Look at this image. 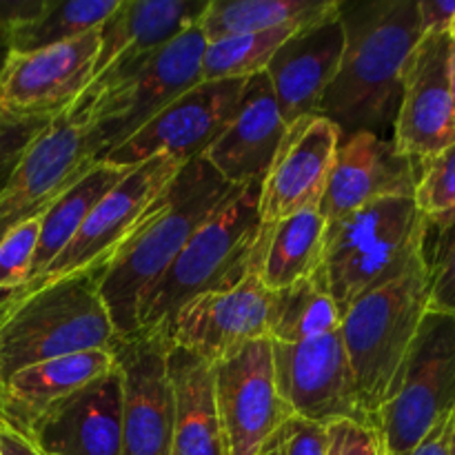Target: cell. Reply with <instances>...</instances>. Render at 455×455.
<instances>
[{
  "label": "cell",
  "mask_w": 455,
  "mask_h": 455,
  "mask_svg": "<svg viewBox=\"0 0 455 455\" xmlns=\"http://www.w3.org/2000/svg\"><path fill=\"white\" fill-rule=\"evenodd\" d=\"M429 309L455 318V218L429 225L425 240Z\"/></svg>",
  "instance_id": "cell-33"
},
{
  "label": "cell",
  "mask_w": 455,
  "mask_h": 455,
  "mask_svg": "<svg viewBox=\"0 0 455 455\" xmlns=\"http://www.w3.org/2000/svg\"><path fill=\"white\" fill-rule=\"evenodd\" d=\"M340 324V307L327 291L320 274L300 280L283 291H274L269 320L271 342L298 345L336 333Z\"/></svg>",
  "instance_id": "cell-29"
},
{
  "label": "cell",
  "mask_w": 455,
  "mask_h": 455,
  "mask_svg": "<svg viewBox=\"0 0 455 455\" xmlns=\"http://www.w3.org/2000/svg\"><path fill=\"white\" fill-rule=\"evenodd\" d=\"M449 455H455V425L451 431V443H449Z\"/></svg>",
  "instance_id": "cell-43"
},
{
  "label": "cell",
  "mask_w": 455,
  "mask_h": 455,
  "mask_svg": "<svg viewBox=\"0 0 455 455\" xmlns=\"http://www.w3.org/2000/svg\"><path fill=\"white\" fill-rule=\"evenodd\" d=\"M258 455H284V443H283V431L267 444Z\"/></svg>",
  "instance_id": "cell-41"
},
{
  "label": "cell",
  "mask_w": 455,
  "mask_h": 455,
  "mask_svg": "<svg viewBox=\"0 0 455 455\" xmlns=\"http://www.w3.org/2000/svg\"><path fill=\"white\" fill-rule=\"evenodd\" d=\"M93 163L83 123L69 111L56 116L0 189V240L22 222L43 218Z\"/></svg>",
  "instance_id": "cell-16"
},
{
  "label": "cell",
  "mask_w": 455,
  "mask_h": 455,
  "mask_svg": "<svg viewBox=\"0 0 455 455\" xmlns=\"http://www.w3.org/2000/svg\"><path fill=\"white\" fill-rule=\"evenodd\" d=\"M284 455H324L327 453V427L293 416L283 429Z\"/></svg>",
  "instance_id": "cell-36"
},
{
  "label": "cell",
  "mask_w": 455,
  "mask_h": 455,
  "mask_svg": "<svg viewBox=\"0 0 455 455\" xmlns=\"http://www.w3.org/2000/svg\"><path fill=\"white\" fill-rule=\"evenodd\" d=\"M111 369L114 351H80L31 364L0 387V422L27 435L52 404L107 376Z\"/></svg>",
  "instance_id": "cell-24"
},
{
  "label": "cell",
  "mask_w": 455,
  "mask_h": 455,
  "mask_svg": "<svg viewBox=\"0 0 455 455\" xmlns=\"http://www.w3.org/2000/svg\"><path fill=\"white\" fill-rule=\"evenodd\" d=\"M449 89H451V102H453V114H455V44L451 43L449 49Z\"/></svg>",
  "instance_id": "cell-42"
},
{
  "label": "cell",
  "mask_w": 455,
  "mask_h": 455,
  "mask_svg": "<svg viewBox=\"0 0 455 455\" xmlns=\"http://www.w3.org/2000/svg\"><path fill=\"white\" fill-rule=\"evenodd\" d=\"M234 189L204 158L189 160L116 249L100 271V296L120 340L136 336L138 309L149 289Z\"/></svg>",
  "instance_id": "cell-2"
},
{
  "label": "cell",
  "mask_w": 455,
  "mask_h": 455,
  "mask_svg": "<svg viewBox=\"0 0 455 455\" xmlns=\"http://www.w3.org/2000/svg\"><path fill=\"white\" fill-rule=\"evenodd\" d=\"M324 455H385L380 434L373 425L340 420L327 425V453Z\"/></svg>",
  "instance_id": "cell-35"
},
{
  "label": "cell",
  "mask_w": 455,
  "mask_h": 455,
  "mask_svg": "<svg viewBox=\"0 0 455 455\" xmlns=\"http://www.w3.org/2000/svg\"><path fill=\"white\" fill-rule=\"evenodd\" d=\"M413 200L429 225H440L455 212V142L416 163Z\"/></svg>",
  "instance_id": "cell-32"
},
{
  "label": "cell",
  "mask_w": 455,
  "mask_h": 455,
  "mask_svg": "<svg viewBox=\"0 0 455 455\" xmlns=\"http://www.w3.org/2000/svg\"><path fill=\"white\" fill-rule=\"evenodd\" d=\"M271 355L275 387L293 416L324 427L340 420L373 425L360 404L340 329L298 345L271 342Z\"/></svg>",
  "instance_id": "cell-12"
},
{
  "label": "cell",
  "mask_w": 455,
  "mask_h": 455,
  "mask_svg": "<svg viewBox=\"0 0 455 455\" xmlns=\"http://www.w3.org/2000/svg\"><path fill=\"white\" fill-rule=\"evenodd\" d=\"M338 9L340 0H209L200 29L207 43H216L289 22H314Z\"/></svg>",
  "instance_id": "cell-28"
},
{
  "label": "cell",
  "mask_w": 455,
  "mask_h": 455,
  "mask_svg": "<svg viewBox=\"0 0 455 455\" xmlns=\"http://www.w3.org/2000/svg\"><path fill=\"white\" fill-rule=\"evenodd\" d=\"M323 20V18H320ZM318 22V20H314ZM311 22H289V25L275 27L269 31L258 34L234 36V38L207 43L200 62V76L203 83H216V80H247L253 76L265 74L274 53L291 38L296 31Z\"/></svg>",
  "instance_id": "cell-31"
},
{
  "label": "cell",
  "mask_w": 455,
  "mask_h": 455,
  "mask_svg": "<svg viewBox=\"0 0 455 455\" xmlns=\"http://www.w3.org/2000/svg\"><path fill=\"white\" fill-rule=\"evenodd\" d=\"M98 29L47 49L7 52L0 65V116L56 118L67 114L92 83L100 47Z\"/></svg>",
  "instance_id": "cell-13"
},
{
  "label": "cell",
  "mask_w": 455,
  "mask_h": 455,
  "mask_svg": "<svg viewBox=\"0 0 455 455\" xmlns=\"http://www.w3.org/2000/svg\"><path fill=\"white\" fill-rule=\"evenodd\" d=\"M429 220L413 198H380L327 222L320 278L345 314L425 253Z\"/></svg>",
  "instance_id": "cell-6"
},
{
  "label": "cell",
  "mask_w": 455,
  "mask_h": 455,
  "mask_svg": "<svg viewBox=\"0 0 455 455\" xmlns=\"http://www.w3.org/2000/svg\"><path fill=\"white\" fill-rule=\"evenodd\" d=\"M451 218H455V212L451 213V216H449V218H447V220H451ZM447 220H444V222H447Z\"/></svg>",
  "instance_id": "cell-46"
},
{
  "label": "cell",
  "mask_w": 455,
  "mask_h": 455,
  "mask_svg": "<svg viewBox=\"0 0 455 455\" xmlns=\"http://www.w3.org/2000/svg\"><path fill=\"white\" fill-rule=\"evenodd\" d=\"M271 305L274 291L262 284L253 260L247 275L234 287L203 293L180 307L169 323L167 336L173 347L216 364L249 342L269 338Z\"/></svg>",
  "instance_id": "cell-15"
},
{
  "label": "cell",
  "mask_w": 455,
  "mask_h": 455,
  "mask_svg": "<svg viewBox=\"0 0 455 455\" xmlns=\"http://www.w3.org/2000/svg\"><path fill=\"white\" fill-rule=\"evenodd\" d=\"M169 378L173 387L172 455H227L212 364L180 347H172Z\"/></svg>",
  "instance_id": "cell-25"
},
{
  "label": "cell",
  "mask_w": 455,
  "mask_h": 455,
  "mask_svg": "<svg viewBox=\"0 0 455 455\" xmlns=\"http://www.w3.org/2000/svg\"><path fill=\"white\" fill-rule=\"evenodd\" d=\"M52 120L53 118H9V116H0V189L9 180L13 169L18 167L22 156L27 154L31 142L47 129Z\"/></svg>",
  "instance_id": "cell-34"
},
{
  "label": "cell",
  "mask_w": 455,
  "mask_h": 455,
  "mask_svg": "<svg viewBox=\"0 0 455 455\" xmlns=\"http://www.w3.org/2000/svg\"><path fill=\"white\" fill-rule=\"evenodd\" d=\"M416 160L395 149L391 138L355 132L342 138L318 212L338 220L380 198H413Z\"/></svg>",
  "instance_id": "cell-19"
},
{
  "label": "cell",
  "mask_w": 455,
  "mask_h": 455,
  "mask_svg": "<svg viewBox=\"0 0 455 455\" xmlns=\"http://www.w3.org/2000/svg\"><path fill=\"white\" fill-rule=\"evenodd\" d=\"M345 49L340 9L291 36L271 58L265 76L287 124L318 116Z\"/></svg>",
  "instance_id": "cell-21"
},
{
  "label": "cell",
  "mask_w": 455,
  "mask_h": 455,
  "mask_svg": "<svg viewBox=\"0 0 455 455\" xmlns=\"http://www.w3.org/2000/svg\"><path fill=\"white\" fill-rule=\"evenodd\" d=\"M182 164L185 163L173 156L160 154L129 169L123 180L84 218L78 234L58 253L56 260L43 274L31 278L4 300H0V309L16 305L31 293L52 287L71 275L102 269L114 256L116 249L132 235V231L149 213L164 187L180 172Z\"/></svg>",
  "instance_id": "cell-9"
},
{
  "label": "cell",
  "mask_w": 455,
  "mask_h": 455,
  "mask_svg": "<svg viewBox=\"0 0 455 455\" xmlns=\"http://www.w3.org/2000/svg\"><path fill=\"white\" fill-rule=\"evenodd\" d=\"M129 169L116 167V164L98 160L93 163L47 212L40 218L38 247H36L34 262H31L29 283L38 274H43L49 265L58 258V253L71 243L78 229L83 227L84 218L92 209L118 185Z\"/></svg>",
  "instance_id": "cell-27"
},
{
  "label": "cell",
  "mask_w": 455,
  "mask_h": 455,
  "mask_svg": "<svg viewBox=\"0 0 455 455\" xmlns=\"http://www.w3.org/2000/svg\"><path fill=\"white\" fill-rule=\"evenodd\" d=\"M340 22L345 49L318 116L331 120L342 138L355 132L391 138L404 65L422 38L416 0L340 3Z\"/></svg>",
  "instance_id": "cell-1"
},
{
  "label": "cell",
  "mask_w": 455,
  "mask_h": 455,
  "mask_svg": "<svg viewBox=\"0 0 455 455\" xmlns=\"http://www.w3.org/2000/svg\"><path fill=\"white\" fill-rule=\"evenodd\" d=\"M120 0H43L31 16L9 31V52H36L69 43L98 29L116 12Z\"/></svg>",
  "instance_id": "cell-30"
},
{
  "label": "cell",
  "mask_w": 455,
  "mask_h": 455,
  "mask_svg": "<svg viewBox=\"0 0 455 455\" xmlns=\"http://www.w3.org/2000/svg\"><path fill=\"white\" fill-rule=\"evenodd\" d=\"M25 438L44 455H123L120 376L116 367L52 404Z\"/></svg>",
  "instance_id": "cell-20"
},
{
  "label": "cell",
  "mask_w": 455,
  "mask_h": 455,
  "mask_svg": "<svg viewBox=\"0 0 455 455\" xmlns=\"http://www.w3.org/2000/svg\"><path fill=\"white\" fill-rule=\"evenodd\" d=\"M287 127L269 78L265 74L253 76L235 116L203 158L231 187L262 182Z\"/></svg>",
  "instance_id": "cell-23"
},
{
  "label": "cell",
  "mask_w": 455,
  "mask_h": 455,
  "mask_svg": "<svg viewBox=\"0 0 455 455\" xmlns=\"http://www.w3.org/2000/svg\"><path fill=\"white\" fill-rule=\"evenodd\" d=\"M453 425H455V409L425 435L422 443H418L411 451L403 455H449V443H451Z\"/></svg>",
  "instance_id": "cell-38"
},
{
  "label": "cell",
  "mask_w": 455,
  "mask_h": 455,
  "mask_svg": "<svg viewBox=\"0 0 455 455\" xmlns=\"http://www.w3.org/2000/svg\"><path fill=\"white\" fill-rule=\"evenodd\" d=\"M340 142V129L324 116H305L289 124L260 182L262 227L318 207Z\"/></svg>",
  "instance_id": "cell-17"
},
{
  "label": "cell",
  "mask_w": 455,
  "mask_h": 455,
  "mask_svg": "<svg viewBox=\"0 0 455 455\" xmlns=\"http://www.w3.org/2000/svg\"><path fill=\"white\" fill-rule=\"evenodd\" d=\"M260 182L235 187L216 213L191 235L138 309V331L167 333L180 307L196 296L234 287L256 260L265 227L258 212Z\"/></svg>",
  "instance_id": "cell-4"
},
{
  "label": "cell",
  "mask_w": 455,
  "mask_h": 455,
  "mask_svg": "<svg viewBox=\"0 0 455 455\" xmlns=\"http://www.w3.org/2000/svg\"><path fill=\"white\" fill-rule=\"evenodd\" d=\"M212 371L227 455H258L293 418L275 387L271 340L249 342Z\"/></svg>",
  "instance_id": "cell-10"
},
{
  "label": "cell",
  "mask_w": 455,
  "mask_h": 455,
  "mask_svg": "<svg viewBox=\"0 0 455 455\" xmlns=\"http://www.w3.org/2000/svg\"><path fill=\"white\" fill-rule=\"evenodd\" d=\"M247 87L249 78L198 83L102 160L132 169L160 154L173 156L182 163L203 158L209 145L231 123Z\"/></svg>",
  "instance_id": "cell-14"
},
{
  "label": "cell",
  "mask_w": 455,
  "mask_h": 455,
  "mask_svg": "<svg viewBox=\"0 0 455 455\" xmlns=\"http://www.w3.org/2000/svg\"><path fill=\"white\" fill-rule=\"evenodd\" d=\"M0 455H44L31 440L0 422Z\"/></svg>",
  "instance_id": "cell-40"
},
{
  "label": "cell",
  "mask_w": 455,
  "mask_h": 455,
  "mask_svg": "<svg viewBox=\"0 0 455 455\" xmlns=\"http://www.w3.org/2000/svg\"><path fill=\"white\" fill-rule=\"evenodd\" d=\"M455 409V318L429 309L376 416L385 455L411 451Z\"/></svg>",
  "instance_id": "cell-8"
},
{
  "label": "cell",
  "mask_w": 455,
  "mask_h": 455,
  "mask_svg": "<svg viewBox=\"0 0 455 455\" xmlns=\"http://www.w3.org/2000/svg\"><path fill=\"white\" fill-rule=\"evenodd\" d=\"M422 36L447 34L455 22V0H416Z\"/></svg>",
  "instance_id": "cell-37"
},
{
  "label": "cell",
  "mask_w": 455,
  "mask_h": 455,
  "mask_svg": "<svg viewBox=\"0 0 455 455\" xmlns=\"http://www.w3.org/2000/svg\"><path fill=\"white\" fill-rule=\"evenodd\" d=\"M43 0H0V44L9 47V31L22 18L31 16Z\"/></svg>",
  "instance_id": "cell-39"
},
{
  "label": "cell",
  "mask_w": 455,
  "mask_h": 455,
  "mask_svg": "<svg viewBox=\"0 0 455 455\" xmlns=\"http://www.w3.org/2000/svg\"><path fill=\"white\" fill-rule=\"evenodd\" d=\"M449 38H451V43L455 44V22H453V27H451V31H449Z\"/></svg>",
  "instance_id": "cell-45"
},
{
  "label": "cell",
  "mask_w": 455,
  "mask_h": 455,
  "mask_svg": "<svg viewBox=\"0 0 455 455\" xmlns=\"http://www.w3.org/2000/svg\"><path fill=\"white\" fill-rule=\"evenodd\" d=\"M427 311L429 280L422 253L398 278L363 293L342 314V345L354 369L360 404L373 427Z\"/></svg>",
  "instance_id": "cell-7"
},
{
  "label": "cell",
  "mask_w": 455,
  "mask_h": 455,
  "mask_svg": "<svg viewBox=\"0 0 455 455\" xmlns=\"http://www.w3.org/2000/svg\"><path fill=\"white\" fill-rule=\"evenodd\" d=\"M7 52H9L7 44H0V65H3V60H4V56H7Z\"/></svg>",
  "instance_id": "cell-44"
},
{
  "label": "cell",
  "mask_w": 455,
  "mask_h": 455,
  "mask_svg": "<svg viewBox=\"0 0 455 455\" xmlns=\"http://www.w3.org/2000/svg\"><path fill=\"white\" fill-rule=\"evenodd\" d=\"M100 271L71 275L0 309V387L31 364L116 349L120 338L102 302Z\"/></svg>",
  "instance_id": "cell-5"
},
{
  "label": "cell",
  "mask_w": 455,
  "mask_h": 455,
  "mask_svg": "<svg viewBox=\"0 0 455 455\" xmlns=\"http://www.w3.org/2000/svg\"><path fill=\"white\" fill-rule=\"evenodd\" d=\"M207 7L209 0H120L98 29L100 47L89 87L200 25Z\"/></svg>",
  "instance_id": "cell-22"
},
{
  "label": "cell",
  "mask_w": 455,
  "mask_h": 455,
  "mask_svg": "<svg viewBox=\"0 0 455 455\" xmlns=\"http://www.w3.org/2000/svg\"><path fill=\"white\" fill-rule=\"evenodd\" d=\"M204 47L207 40L196 25L167 47L123 67L80 96L69 114L83 123L93 160L118 149L178 96L203 83Z\"/></svg>",
  "instance_id": "cell-3"
},
{
  "label": "cell",
  "mask_w": 455,
  "mask_h": 455,
  "mask_svg": "<svg viewBox=\"0 0 455 455\" xmlns=\"http://www.w3.org/2000/svg\"><path fill=\"white\" fill-rule=\"evenodd\" d=\"M324 231L327 220L318 207L265 227L256 258L262 284L269 291H283L318 274L323 267Z\"/></svg>",
  "instance_id": "cell-26"
},
{
  "label": "cell",
  "mask_w": 455,
  "mask_h": 455,
  "mask_svg": "<svg viewBox=\"0 0 455 455\" xmlns=\"http://www.w3.org/2000/svg\"><path fill=\"white\" fill-rule=\"evenodd\" d=\"M447 34L422 36L403 71V98L395 116V149L407 158H431L455 142V114L449 89Z\"/></svg>",
  "instance_id": "cell-18"
},
{
  "label": "cell",
  "mask_w": 455,
  "mask_h": 455,
  "mask_svg": "<svg viewBox=\"0 0 455 455\" xmlns=\"http://www.w3.org/2000/svg\"><path fill=\"white\" fill-rule=\"evenodd\" d=\"M172 340L164 331H138L118 340L114 367L120 376L123 455H172Z\"/></svg>",
  "instance_id": "cell-11"
}]
</instances>
